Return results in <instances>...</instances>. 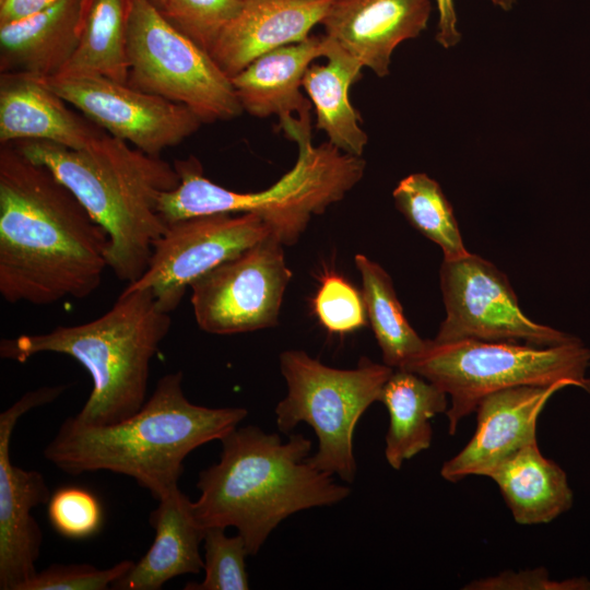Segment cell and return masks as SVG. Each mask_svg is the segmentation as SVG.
Returning a JSON list of instances; mask_svg holds the SVG:
<instances>
[{
    "instance_id": "6da1fadb",
    "label": "cell",
    "mask_w": 590,
    "mask_h": 590,
    "mask_svg": "<svg viewBox=\"0 0 590 590\" xmlns=\"http://www.w3.org/2000/svg\"><path fill=\"white\" fill-rule=\"evenodd\" d=\"M108 235L46 166L0 145V294L36 306L92 295Z\"/></svg>"
},
{
    "instance_id": "7a4b0ae2",
    "label": "cell",
    "mask_w": 590,
    "mask_h": 590,
    "mask_svg": "<svg viewBox=\"0 0 590 590\" xmlns=\"http://www.w3.org/2000/svg\"><path fill=\"white\" fill-rule=\"evenodd\" d=\"M181 371L158 379L132 416L108 425L84 426L68 417L44 449L67 474L109 471L132 477L157 502L178 487L185 458L221 440L247 416L244 408H208L190 402Z\"/></svg>"
},
{
    "instance_id": "3957f363",
    "label": "cell",
    "mask_w": 590,
    "mask_h": 590,
    "mask_svg": "<svg viewBox=\"0 0 590 590\" xmlns=\"http://www.w3.org/2000/svg\"><path fill=\"white\" fill-rule=\"evenodd\" d=\"M220 441V461L199 473L193 511L204 528H236L249 555L291 515L350 495V487L307 461L311 442L302 434L283 442L278 434L237 426Z\"/></svg>"
},
{
    "instance_id": "277c9868",
    "label": "cell",
    "mask_w": 590,
    "mask_h": 590,
    "mask_svg": "<svg viewBox=\"0 0 590 590\" xmlns=\"http://www.w3.org/2000/svg\"><path fill=\"white\" fill-rule=\"evenodd\" d=\"M12 144L49 168L104 227L109 239L107 263L116 278L127 284L137 281L168 226L158 202L180 184L174 164L107 132L84 149L43 140Z\"/></svg>"
},
{
    "instance_id": "5b68a950",
    "label": "cell",
    "mask_w": 590,
    "mask_h": 590,
    "mask_svg": "<svg viewBox=\"0 0 590 590\" xmlns=\"http://www.w3.org/2000/svg\"><path fill=\"white\" fill-rule=\"evenodd\" d=\"M170 326V314L157 305L150 290L125 288L111 308L94 320L2 339L0 356L24 363L39 353H58L79 362L92 379V390L72 418L80 425L103 426L143 406L151 361Z\"/></svg>"
},
{
    "instance_id": "8992f818",
    "label": "cell",
    "mask_w": 590,
    "mask_h": 590,
    "mask_svg": "<svg viewBox=\"0 0 590 590\" xmlns=\"http://www.w3.org/2000/svg\"><path fill=\"white\" fill-rule=\"evenodd\" d=\"M296 144L294 166L271 187L255 192H237L211 181L193 156L177 160L180 184L161 197V216L169 224L215 213L255 214L284 246L296 244L312 216L344 199L366 168L363 156L344 153L330 142L315 145L311 135Z\"/></svg>"
},
{
    "instance_id": "52a82bcc",
    "label": "cell",
    "mask_w": 590,
    "mask_h": 590,
    "mask_svg": "<svg viewBox=\"0 0 590 590\" xmlns=\"http://www.w3.org/2000/svg\"><path fill=\"white\" fill-rule=\"evenodd\" d=\"M590 347L582 342L536 346L517 342L427 340L424 351L403 370L435 384L450 397L446 411L448 432L475 412L487 394L518 386H552L558 382L590 393Z\"/></svg>"
},
{
    "instance_id": "ba28073f",
    "label": "cell",
    "mask_w": 590,
    "mask_h": 590,
    "mask_svg": "<svg viewBox=\"0 0 590 590\" xmlns=\"http://www.w3.org/2000/svg\"><path fill=\"white\" fill-rule=\"evenodd\" d=\"M280 368L287 393L275 408L278 428L287 433L300 422L309 424L318 449L307 461L352 483L357 471L353 451L356 424L369 405L379 401L393 368L367 357L352 369L333 368L302 350L284 351Z\"/></svg>"
},
{
    "instance_id": "9c48e42d",
    "label": "cell",
    "mask_w": 590,
    "mask_h": 590,
    "mask_svg": "<svg viewBox=\"0 0 590 590\" xmlns=\"http://www.w3.org/2000/svg\"><path fill=\"white\" fill-rule=\"evenodd\" d=\"M127 51L130 86L188 107L203 123L244 111L231 78L153 0H131Z\"/></svg>"
},
{
    "instance_id": "30bf717a",
    "label": "cell",
    "mask_w": 590,
    "mask_h": 590,
    "mask_svg": "<svg viewBox=\"0 0 590 590\" xmlns=\"http://www.w3.org/2000/svg\"><path fill=\"white\" fill-rule=\"evenodd\" d=\"M446 318L435 342L479 340L556 346L580 339L531 320L520 308L507 275L484 258L469 253L442 260L439 271Z\"/></svg>"
},
{
    "instance_id": "8fae6325",
    "label": "cell",
    "mask_w": 590,
    "mask_h": 590,
    "mask_svg": "<svg viewBox=\"0 0 590 590\" xmlns=\"http://www.w3.org/2000/svg\"><path fill=\"white\" fill-rule=\"evenodd\" d=\"M283 246L271 234L190 285L194 319L202 331L228 335L278 323L292 278Z\"/></svg>"
},
{
    "instance_id": "7c38bea8",
    "label": "cell",
    "mask_w": 590,
    "mask_h": 590,
    "mask_svg": "<svg viewBox=\"0 0 590 590\" xmlns=\"http://www.w3.org/2000/svg\"><path fill=\"white\" fill-rule=\"evenodd\" d=\"M255 214L215 213L175 221L155 241L144 273L126 290L148 288L166 312L216 266L271 235Z\"/></svg>"
},
{
    "instance_id": "4fadbf2b",
    "label": "cell",
    "mask_w": 590,
    "mask_h": 590,
    "mask_svg": "<svg viewBox=\"0 0 590 590\" xmlns=\"http://www.w3.org/2000/svg\"><path fill=\"white\" fill-rule=\"evenodd\" d=\"M43 81L105 132L153 156L203 123L184 105L106 76L60 73Z\"/></svg>"
},
{
    "instance_id": "5bb4252c",
    "label": "cell",
    "mask_w": 590,
    "mask_h": 590,
    "mask_svg": "<svg viewBox=\"0 0 590 590\" xmlns=\"http://www.w3.org/2000/svg\"><path fill=\"white\" fill-rule=\"evenodd\" d=\"M66 389L67 385H58L28 391L0 414L1 590H22L36 575L43 533L31 511L50 498L40 472L24 470L11 462L12 434L26 412L55 401Z\"/></svg>"
},
{
    "instance_id": "9a60e30c",
    "label": "cell",
    "mask_w": 590,
    "mask_h": 590,
    "mask_svg": "<svg viewBox=\"0 0 590 590\" xmlns=\"http://www.w3.org/2000/svg\"><path fill=\"white\" fill-rule=\"evenodd\" d=\"M567 384L518 386L485 396L476 406V427L469 442L444 462L440 475L457 483L487 476L524 446L536 441V422L550 398Z\"/></svg>"
},
{
    "instance_id": "2e32d148",
    "label": "cell",
    "mask_w": 590,
    "mask_h": 590,
    "mask_svg": "<svg viewBox=\"0 0 590 590\" xmlns=\"http://www.w3.org/2000/svg\"><path fill=\"white\" fill-rule=\"evenodd\" d=\"M329 38H308L275 48L231 78L243 110L257 118L278 116L280 129L296 142L311 134V102L303 94V78L311 62L324 57Z\"/></svg>"
},
{
    "instance_id": "e0dca14e",
    "label": "cell",
    "mask_w": 590,
    "mask_h": 590,
    "mask_svg": "<svg viewBox=\"0 0 590 590\" xmlns=\"http://www.w3.org/2000/svg\"><path fill=\"white\" fill-rule=\"evenodd\" d=\"M433 0H335L321 22L324 35L378 78L392 54L427 27Z\"/></svg>"
},
{
    "instance_id": "ac0fdd59",
    "label": "cell",
    "mask_w": 590,
    "mask_h": 590,
    "mask_svg": "<svg viewBox=\"0 0 590 590\" xmlns=\"http://www.w3.org/2000/svg\"><path fill=\"white\" fill-rule=\"evenodd\" d=\"M335 0H244L211 57L229 78L275 48L308 38Z\"/></svg>"
},
{
    "instance_id": "d6986e66",
    "label": "cell",
    "mask_w": 590,
    "mask_h": 590,
    "mask_svg": "<svg viewBox=\"0 0 590 590\" xmlns=\"http://www.w3.org/2000/svg\"><path fill=\"white\" fill-rule=\"evenodd\" d=\"M67 104L42 78L0 73V143L43 140L84 149L105 133Z\"/></svg>"
},
{
    "instance_id": "ffe728a7",
    "label": "cell",
    "mask_w": 590,
    "mask_h": 590,
    "mask_svg": "<svg viewBox=\"0 0 590 590\" xmlns=\"http://www.w3.org/2000/svg\"><path fill=\"white\" fill-rule=\"evenodd\" d=\"M149 521L155 530L151 547L111 589L158 590L175 577L203 569L200 544L205 528L194 515L193 502L179 486L158 500Z\"/></svg>"
},
{
    "instance_id": "44dd1931",
    "label": "cell",
    "mask_w": 590,
    "mask_h": 590,
    "mask_svg": "<svg viewBox=\"0 0 590 590\" xmlns=\"http://www.w3.org/2000/svg\"><path fill=\"white\" fill-rule=\"evenodd\" d=\"M83 0H59L27 17L0 25V73L60 74L78 43Z\"/></svg>"
},
{
    "instance_id": "7402d4cb",
    "label": "cell",
    "mask_w": 590,
    "mask_h": 590,
    "mask_svg": "<svg viewBox=\"0 0 590 590\" xmlns=\"http://www.w3.org/2000/svg\"><path fill=\"white\" fill-rule=\"evenodd\" d=\"M487 477L498 486L518 524L548 523L573 506L566 472L533 441L497 465Z\"/></svg>"
},
{
    "instance_id": "603a6c76",
    "label": "cell",
    "mask_w": 590,
    "mask_h": 590,
    "mask_svg": "<svg viewBox=\"0 0 590 590\" xmlns=\"http://www.w3.org/2000/svg\"><path fill=\"white\" fill-rule=\"evenodd\" d=\"M324 57V64L311 63L303 78V90L315 109L316 128L340 151L363 156L368 135L350 102V87L359 79L363 66L331 38Z\"/></svg>"
},
{
    "instance_id": "cb8c5ba5",
    "label": "cell",
    "mask_w": 590,
    "mask_h": 590,
    "mask_svg": "<svg viewBox=\"0 0 590 590\" xmlns=\"http://www.w3.org/2000/svg\"><path fill=\"white\" fill-rule=\"evenodd\" d=\"M448 394L422 376L397 369L385 384L379 402L389 413L385 457L400 470L405 460L429 448L430 420L448 410Z\"/></svg>"
},
{
    "instance_id": "d4e9b609",
    "label": "cell",
    "mask_w": 590,
    "mask_h": 590,
    "mask_svg": "<svg viewBox=\"0 0 590 590\" xmlns=\"http://www.w3.org/2000/svg\"><path fill=\"white\" fill-rule=\"evenodd\" d=\"M131 0H83L76 49L61 73L96 74L127 83Z\"/></svg>"
},
{
    "instance_id": "484cf974",
    "label": "cell",
    "mask_w": 590,
    "mask_h": 590,
    "mask_svg": "<svg viewBox=\"0 0 590 590\" xmlns=\"http://www.w3.org/2000/svg\"><path fill=\"white\" fill-rule=\"evenodd\" d=\"M354 262L361 274L367 318L384 364L404 369L424 351L427 340L422 339L409 323L386 270L362 253L355 256Z\"/></svg>"
},
{
    "instance_id": "4316f807",
    "label": "cell",
    "mask_w": 590,
    "mask_h": 590,
    "mask_svg": "<svg viewBox=\"0 0 590 590\" xmlns=\"http://www.w3.org/2000/svg\"><path fill=\"white\" fill-rule=\"evenodd\" d=\"M396 208L423 236L437 244L444 260H457L470 253L453 209L439 184L425 173H413L393 189Z\"/></svg>"
},
{
    "instance_id": "83f0119b",
    "label": "cell",
    "mask_w": 590,
    "mask_h": 590,
    "mask_svg": "<svg viewBox=\"0 0 590 590\" xmlns=\"http://www.w3.org/2000/svg\"><path fill=\"white\" fill-rule=\"evenodd\" d=\"M243 5L244 0H167L158 8L168 23L211 54Z\"/></svg>"
},
{
    "instance_id": "f1b7e54d",
    "label": "cell",
    "mask_w": 590,
    "mask_h": 590,
    "mask_svg": "<svg viewBox=\"0 0 590 590\" xmlns=\"http://www.w3.org/2000/svg\"><path fill=\"white\" fill-rule=\"evenodd\" d=\"M203 547L204 578L186 583L185 590L249 589L245 562L249 553L240 534L227 536L224 528H205Z\"/></svg>"
},
{
    "instance_id": "f546056e",
    "label": "cell",
    "mask_w": 590,
    "mask_h": 590,
    "mask_svg": "<svg viewBox=\"0 0 590 590\" xmlns=\"http://www.w3.org/2000/svg\"><path fill=\"white\" fill-rule=\"evenodd\" d=\"M47 517L60 535L82 540L99 531L103 507L98 498L86 488L64 486L50 495Z\"/></svg>"
},
{
    "instance_id": "4dcf8cb0",
    "label": "cell",
    "mask_w": 590,
    "mask_h": 590,
    "mask_svg": "<svg viewBox=\"0 0 590 590\" xmlns=\"http://www.w3.org/2000/svg\"><path fill=\"white\" fill-rule=\"evenodd\" d=\"M312 304L318 320L330 332L347 333L367 323L363 295L340 275L322 279Z\"/></svg>"
},
{
    "instance_id": "1f68e13d",
    "label": "cell",
    "mask_w": 590,
    "mask_h": 590,
    "mask_svg": "<svg viewBox=\"0 0 590 590\" xmlns=\"http://www.w3.org/2000/svg\"><path fill=\"white\" fill-rule=\"evenodd\" d=\"M134 562L125 559L101 569L88 564H52L37 571L22 590H106L121 578Z\"/></svg>"
},
{
    "instance_id": "d6a6232c",
    "label": "cell",
    "mask_w": 590,
    "mask_h": 590,
    "mask_svg": "<svg viewBox=\"0 0 590 590\" xmlns=\"http://www.w3.org/2000/svg\"><path fill=\"white\" fill-rule=\"evenodd\" d=\"M463 589L469 590H587L590 580L585 577L554 580L543 567L520 571L504 570L496 576L475 579Z\"/></svg>"
},
{
    "instance_id": "836d02e7",
    "label": "cell",
    "mask_w": 590,
    "mask_h": 590,
    "mask_svg": "<svg viewBox=\"0 0 590 590\" xmlns=\"http://www.w3.org/2000/svg\"><path fill=\"white\" fill-rule=\"evenodd\" d=\"M437 11L436 42L446 49L461 40L455 0H433Z\"/></svg>"
},
{
    "instance_id": "e575fe53",
    "label": "cell",
    "mask_w": 590,
    "mask_h": 590,
    "mask_svg": "<svg viewBox=\"0 0 590 590\" xmlns=\"http://www.w3.org/2000/svg\"><path fill=\"white\" fill-rule=\"evenodd\" d=\"M59 0H3L0 3V25L38 13Z\"/></svg>"
},
{
    "instance_id": "d590c367",
    "label": "cell",
    "mask_w": 590,
    "mask_h": 590,
    "mask_svg": "<svg viewBox=\"0 0 590 590\" xmlns=\"http://www.w3.org/2000/svg\"><path fill=\"white\" fill-rule=\"evenodd\" d=\"M489 1L494 7L499 8L503 11H510L518 0H487Z\"/></svg>"
},
{
    "instance_id": "8d00e7d4",
    "label": "cell",
    "mask_w": 590,
    "mask_h": 590,
    "mask_svg": "<svg viewBox=\"0 0 590 590\" xmlns=\"http://www.w3.org/2000/svg\"><path fill=\"white\" fill-rule=\"evenodd\" d=\"M157 7H162L167 0H153Z\"/></svg>"
},
{
    "instance_id": "74e56055",
    "label": "cell",
    "mask_w": 590,
    "mask_h": 590,
    "mask_svg": "<svg viewBox=\"0 0 590 590\" xmlns=\"http://www.w3.org/2000/svg\"><path fill=\"white\" fill-rule=\"evenodd\" d=\"M3 0H0V3L2 2Z\"/></svg>"
}]
</instances>
